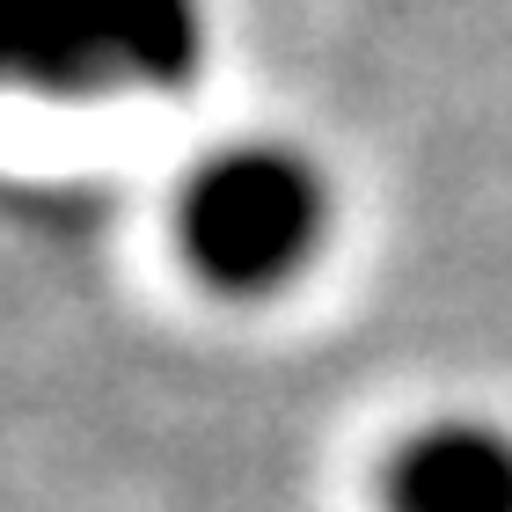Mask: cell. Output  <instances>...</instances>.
Wrapping results in <instances>:
<instances>
[{"label":"cell","instance_id":"obj_1","mask_svg":"<svg viewBox=\"0 0 512 512\" xmlns=\"http://www.w3.org/2000/svg\"><path fill=\"white\" fill-rule=\"evenodd\" d=\"M198 0H0V96H154L198 74Z\"/></svg>","mask_w":512,"mask_h":512},{"label":"cell","instance_id":"obj_2","mask_svg":"<svg viewBox=\"0 0 512 512\" xmlns=\"http://www.w3.org/2000/svg\"><path fill=\"white\" fill-rule=\"evenodd\" d=\"M322 176L293 147H227L183 191V249L227 293H264L322 242Z\"/></svg>","mask_w":512,"mask_h":512},{"label":"cell","instance_id":"obj_3","mask_svg":"<svg viewBox=\"0 0 512 512\" xmlns=\"http://www.w3.org/2000/svg\"><path fill=\"white\" fill-rule=\"evenodd\" d=\"M388 512H512V439L491 425L417 432L388 469Z\"/></svg>","mask_w":512,"mask_h":512}]
</instances>
